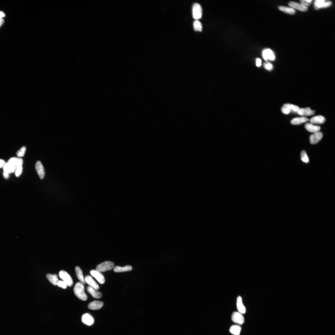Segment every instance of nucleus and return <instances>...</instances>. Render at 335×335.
Masks as SVG:
<instances>
[{
	"label": "nucleus",
	"instance_id": "f257e3e1",
	"mask_svg": "<svg viewBox=\"0 0 335 335\" xmlns=\"http://www.w3.org/2000/svg\"><path fill=\"white\" fill-rule=\"evenodd\" d=\"M75 294L79 299L82 301H86L87 299V296L85 292V287L83 284L81 282L77 283L74 288Z\"/></svg>",
	"mask_w": 335,
	"mask_h": 335
},
{
	"label": "nucleus",
	"instance_id": "f03ea898",
	"mask_svg": "<svg viewBox=\"0 0 335 335\" xmlns=\"http://www.w3.org/2000/svg\"><path fill=\"white\" fill-rule=\"evenodd\" d=\"M114 265V263L113 262L110 261L104 262L97 265L96 267V270L100 272H105L112 270Z\"/></svg>",
	"mask_w": 335,
	"mask_h": 335
},
{
	"label": "nucleus",
	"instance_id": "7ed1b4c3",
	"mask_svg": "<svg viewBox=\"0 0 335 335\" xmlns=\"http://www.w3.org/2000/svg\"><path fill=\"white\" fill-rule=\"evenodd\" d=\"M193 18L196 20L200 19L202 16V10L201 6L198 3H194L192 9Z\"/></svg>",
	"mask_w": 335,
	"mask_h": 335
},
{
	"label": "nucleus",
	"instance_id": "20e7f679",
	"mask_svg": "<svg viewBox=\"0 0 335 335\" xmlns=\"http://www.w3.org/2000/svg\"><path fill=\"white\" fill-rule=\"evenodd\" d=\"M59 275L60 278L67 284L68 286L70 287L72 286L73 285V280L67 272L61 270L59 272Z\"/></svg>",
	"mask_w": 335,
	"mask_h": 335
},
{
	"label": "nucleus",
	"instance_id": "39448f33",
	"mask_svg": "<svg viewBox=\"0 0 335 335\" xmlns=\"http://www.w3.org/2000/svg\"><path fill=\"white\" fill-rule=\"evenodd\" d=\"M332 4L330 1L316 0L314 2V6L315 9L317 10L321 8L329 7L331 6Z\"/></svg>",
	"mask_w": 335,
	"mask_h": 335
},
{
	"label": "nucleus",
	"instance_id": "423d86ee",
	"mask_svg": "<svg viewBox=\"0 0 335 335\" xmlns=\"http://www.w3.org/2000/svg\"><path fill=\"white\" fill-rule=\"evenodd\" d=\"M263 58L267 61L270 60L274 61L275 59V56L273 52L270 49H267L263 50L262 53Z\"/></svg>",
	"mask_w": 335,
	"mask_h": 335
},
{
	"label": "nucleus",
	"instance_id": "0eeeda50",
	"mask_svg": "<svg viewBox=\"0 0 335 335\" xmlns=\"http://www.w3.org/2000/svg\"><path fill=\"white\" fill-rule=\"evenodd\" d=\"M232 321L235 323L242 325L244 322V318L242 314L238 312H234L232 316Z\"/></svg>",
	"mask_w": 335,
	"mask_h": 335
},
{
	"label": "nucleus",
	"instance_id": "6e6552de",
	"mask_svg": "<svg viewBox=\"0 0 335 335\" xmlns=\"http://www.w3.org/2000/svg\"><path fill=\"white\" fill-rule=\"evenodd\" d=\"M91 275L95 277L100 284H102L105 282V279L101 272L96 270H92L90 272Z\"/></svg>",
	"mask_w": 335,
	"mask_h": 335
},
{
	"label": "nucleus",
	"instance_id": "1a4fd4ad",
	"mask_svg": "<svg viewBox=\"0 0 335 335\" xmlns=\"http://www.w3.org/2000/svg\"><path fill=\"white\" fill-rule=\"evenodd\" d=\"M82 321L85 324L88 326H91L94 324V319L90 314L86 313L82 316Z\"/></svg>",
	"mask_w": 335,
	"mask_h": 335
},
{
	"label": "nucleus",
	"instance_id": "9d476101",
	"mask_svg": "<svg viewBox=\"0 0 335 335\" xmlns=\"http://www.w3.org/2000/svg\"><path fill=\"white\" fill-rule=\"evenodd\" d=\"M323 133L320 132L314 133L310 136V141L311 143L312 144H316L319 142L322 139Z\"/></svg>",
	"mask_w": 335,
	"mask_h": 335
},
{
	"label": "nucleus",
	"instance_id": "9b49d317",
	"mask_svg": "<svg viewBox=\"0 0 335 335\" xmlns=\"http://www.w3.org/2000/svg\"><path fill=\"white\" fill-rule=\"evenodd\" d=\"M36 168L40 179H43L44 178L45 173L44 169L41 161H38L36 164Z\"/></svg>",
	"mask_w": 335,
	"mask_h": 335
},
{
	"label": "nucleus",
	"instance_id": "f8f14e48",
	"mask_svg": "<svg viewBox=\"0 0 335 335\" xmlns=\"http://www.w3.org/2000/svg\"><path fill=\"white\" fill-rule=\"evenodd\" d=\"M103 305L104 303L103 302L95 301L90 303L88 305V307L89 309L91 310H97L102 308Z\"/></svg>",
	"mask_w": 335,
	"mask_h": 335
},
{
	"label": "nucleus",
	"instance_id": "ddd939ff",
	"mask_svg": "<svg viewBox=\"0 0 335 335\" xmlns=\"http://www.w3.org/2000/svg\"><path fill=\"white\" fill-rule=\"evenodd\" d=\"M289 6L293 9L299 10L302 12H306L307 10V8L304 6L301 3L293 1L290 2L289 3Z\"/></svg>",
	"mask_w": 335,
	"mask_h": 335
},
{
	"label": "nucleus",
	"instance_id": "4468645a",
	"mask_svg": "<svg viewBox=\"0 0 335 335\" xmlns=\"http://www.w3.org/2000/svg\"><path fill=\"white\" fill-rule=\"evenodd\" d=\"M315 112V111L311 110L309 107L300 108L297 113L301 116H310L314 115Z\"/></svg>",
	"mask_w": 335,
	"mask_h": 335
},
{
	"label": "nucleus",
	"instance_id": "2eb2a0df",
	"mask_svg": "<svg viewBox=\"0 0 335 335\" xmlns=\"http://www.w3.org/2000/svg\"><path fill=\"white\" fill-rule=\"evenodd\" d=\"M85 282L93 288L96 290H98L99 289L100 287L98 285L90 276H86L85 278Z\"/></svg>",
	"mask_w": 335,
	"mask_h": 335
},
{
	"label": "nucleus",
	"instance_id": "dca6fc26",
	"mask_svg": "<svg viewBox=\"0 0 335 335\" xmlns=\"http://www.w3.org/2000/svg\"><path fill=\"white\" fill-rule=\"evenodd\" d=\"M305 127L307 131L311 133L318 132L321 129L320 126L315 125L310 123L306 124L305 125Z\"/></svg>",
	"mask_w": 335,
	"mask_h": 335
},
{
	"label": "nucleus",
	"instance_id": "f3484780",
	"mask_svg": "<svg viewBox=\"0 0 335 335\" xmlns=\"http://www.w3.org/2000/svg\"><path fill=\"white\" fill-rule=\"evenodd\" d=\"M237 307L239 312L242 314H244L246 312L245 307L243 305L242 299L240 296H239L237 299Z\"/></svg>",
	"mask_w": 335,
	"mask_h": 335
},
{
	"label": "nucleus",
	"instance_id": "a211bd4d",
	"mask_svg": "<svg viewBox=\"0 0 335 335\" xmlns=\"http://www.w3.org/2000/svg\"><path fill=\"white\" fill-rule=\"evenodd\" d=\"M3 168L4 172L10 174L15 171L16 166L14 165L7 162L5 163Z\"/></svg>",
	"mask_w": 335,
	"mask_h": 335
},
{
	"label": "nucleus",
	"instance_id": "6ab92c4d",
	"mask_svg": "<svg viewBox=\"0 0 335 335\" xmlns=\"http://www.w3.org/2000/svg\"><path fill=\"white\" fill-rule=\"evenodd\" d=\"M87 292L91 294L93 297L96 299H100L102 297V294L90 286L87 288Z\"/></svg>",
	"mask_w": 335,
	"mask_h": 335
},
{
	"label": "nucleus",
	"instance_id": "aec40b11",
	"mask_svg": "<svg viewBox=\"0 0 335 335\" xmlns=\"http://www.w3.org/2000/svg\"><path fill=\"white\" fill-rule=\"evenodd\" d=\"M325 117L321 115L313 117L310 120L311 123L317 124H322L325 122Z\"/></svg>",
	"mask_w": 335,
	"mask_h": 335
},
{
	"label": "nucleus",
	"instance_id": "412c9836",
	"mask_svg": "<svg viewBox=\"0 0 335 335\" xmlns=\"http://www.w3.org/2000/svg\"><path fill=\"white\" fill-rule=\"evenodd\" d=\"M309 119L305 117L295 118L291 121V123L292 124L297 125L305 123L308 121Z\"/></svg>",
	"mask_w": 335,
	"mask_h": 335
},
{
	"label": "nucleus",
	"instance_id": "4be33fe9",
	"mask_svg": "<svg viewBox=\"0 0 335 335\" xmlns=\"http://www.w3.org/2000/svg\"><path fill=\"white\" fill-rule=\"evenodd\" d=\"M46 277L48 281L53 285H57L59 281L58 276L56 274H51L48 273L47 274Z\"/></svg>",
	"mask_w": 335,
	"mask_h": 335
},
{
	"label": "nucleus",
	"instance_id": "5701e85b",
	"mask_svg": "<svg viewBox=\"0 0 335 335\" xmlns=\"http://www.w3.org/2000/svg\"><path fill=\"white\" fill-rule=\"evenodd\" d=\"M8 162L16 166H22L23 163V159L16 157L10 158Z\"/></svg>",
	"mask_w": 335,
	"mask_h": 335
},
{
	"label": "nucleus",
	"instance_id": "b1692460",
	"mask_svg": "<svg viewBox=\"0 0 335 335\" xmlns=\"http://www.w3.org/2000/svg\"><path fill=\"white\" fill-rule=\"evenodd\" d=\"M75 271L77 276L81 283L83 284H85L86 282L84 278L83 272L80 268L78 266H76L75 267Z\"/></svg>",
	"mask_w": 335,
	"mask_h": 335
},
{
	"label": "nucleus",
	"instance_id": "393cba45",
	"mask_svg": "<svg viewBox=\"0 0 335 335\" xmlns=\"http://www.w3.org/2000/svg\"><path fill=\"white\" fill-rule=\"evenodd\" d=\"M132 270V267L130 265H127L124 267L117 266L114 268V271L116 272H120L130 271Z\"/></svg>",
	"mask_w": 335,
	"mask_h": 335
},
{
	"label": "nucleus",
	"instance_id": "a878e982",
	"mask_svg": "<svg viewBox=\"0 0 335 335\" xmlns=\"http://www.w3.org/2000/svg\"><path fill=\"white\" fill-rule=\"evenodd\" d=\"M279 9L282 11L290 15H294L296 13L294 9L291 8L284 6H280Z\"/></svg>",
	"mask_w": 335,
	"mask_h": 335
},
{
	"label": "nucleus",
	"instance_id": "bb28decb",
	"mask_svg": "<svg viewBox=\"0 0 335 335\" xmlns=\"http://www.w3.org/2000/svg\"><path fill=\"white\" fill-rule=\"evenodd\" d=\"M241 329L240 326L233 325L230 327L229 331L230 333L234 335H240Z\"/></svg>",
	"mask_w": 335,
	"mask_h": 335
},
{
	"label": "nucleus",
	"instance_id": "cd10ccee",
	"mask_svg": "<svg viewBox=\"0 0 335 335\" xmlns=\"http://www.w3.org/2000/svg\"><path fill=\"white\" fill-rule=\"evenodd\" d=\"M193 27L195 31H201L202 26L201 23L198 20H195L193 23Z\"/></svg>",
	"mask_w": 335,
	"mask_h": 335
},
{
	"label": "nucleus",
	"instance_id": "c85d7f7f",
	"mask_svg": "<svg viewBox=\"0 0 335 335\" xmlns=\"http://www.w3.org/2000/svg\"><path fill=\"white\" fill-rule=\"evenodd\" d=\"M290 104L286 103L284 104L282 108V112L285 114H289L291 112Z\"/></svg>",
	"mask_w": 335,
	"mask_h": 335
},
{
	"label": "nucleus",
	"instance_id": "c756f323",
	"mask_svg": "<svg viewBox=\"0 0 335 335\" xmlns=\"http://www.w3.org/2000/svg\"><path fill=\"white\" fill-rule=\"evenodd\" d=\"M301 159L302 161L305 163H308L309 162V159L305 151H303L301 152Z\"/></svg>",
	"mask_w": 335,
	"mask_h": 335
},
{
	"label": "nucleus",
	"instance_id": "7c9ffc66",
	"mask_svg": "<svg viewBox=\"0 0 335 335\" xmlns=\"http://www.w3.org/2000/svg\"><path fill=\"white\" fill-rule=\"evenodd\" d=\"M26 150V147L25 146L23 147L16 152V155L19 157H23L25 154Z\"/></svg>",
	"mask_w": 335,
	"mask_h": 335
},
{
	"label": "nucleus",
	"instance_id": "2f4dec72",
	"mask_svg": "<svg viewBox=\"0 0 335 335\" xmlns=\"http://www.w3.org/2000/svg\"><path fill=\"white\" fill-rule=\"evenodd\" d=\"M23 171L22 166H16L15 174L16 177H19L21 175Z\"/></svg>",
	"mask_w": 335,
	"mask_h": 335
},
{
	"label": "nucleus",
	"instance_id": "473e14b6",
	"mask_svg": "<svg viewBox=\"0 0 335 335\" xmlns=\"http://www.w3.org/2000/svg\"><path fill=\"white\" fill-rule=\"evenodd\" d=\"M301 4L304 5V6L307 8L310 6L312 3V0H302L300 1Z\"/></svg>",
	"mask_w": 335,
	"mask_h": 335
},
{
	"label": "nucleus",
	"instance_id": "72a5a7b5",
	"mask_svg": "<svg viewBox=\"0 0 335 335\" xmlns=\"http://www.w3.org/2000/svg\"><path fill=\"white\" fill-rule=\"evenodd\" d=\"M57 285L59 287H61L63 289H66L68 287V285L63 281H59Z\"/></svg>",
	"mask_w": 335,
	"mask_h": 335
},
{
	"label": "nucleus",
	"instance_id": "f704fd0d",
	"mask_svg": "<svg viewBox=\"0 0 335 335\" xmlns=\"http://www.w3.org/2000/svg\"><path fill=\"white\" fill-rule=\"evenodd\" d=\"M290 107L291 111H292L295 112H297L300 109V108L298 106L294 105L292 104H290Z\"/></svg>",
	"mask_w": 335,
	"mask_h": 335
},
{
	"label": "nucleus",
	"instance_id": "c9c22d12",
	"mask_svg": "<svg viewBox=\"0 0 335 335\" xmlns=\"http://www.w3.org/2000/svg\"><path fill=\"white\" fill-rule=\"evenodd\" d=\"M265 68L269 70H272L273 68V66L272 64L270 63H266L264 64Z\"/></svg>",
	"mask_w": 335,
	"mask_h": 335
},
{
	"label": "nucleus",
	"instance_id": "e433bc0d",
	"mask_svg": "<svg viewBox=\"0 0 335 335\" xmlns=\"http://www.w3.org/2000/svg\"><path fill=\"white\" fill-rule=\"evenodd\" d=\"M261 60L260 59L258 58L256 59V65L257 67H260L261 65Z\"/></svg>",
	"mask_w": 335,
	"mask_h": 335
},
{
	"label": "nucleus",
	"instance_id": "4c0bfd02",
	"mask_svg": "<svg viewBox=\"0 0 335 335\" xmlns=\"http://www.w3.org/2000/svg\"><path fill=\"white\" fill-rule=\"evenodd\" d=\"M5 161L2 159H0V168H3L5 164Z\"/></svg>",
	"mask_w": 335,
	"mask_h": 335
},
{
	"label": "nucleus",
	"instance_id": "58836bf2",
	"mask_svg": "<svg viewBox=\"0 0 335 335\" xmlns=\"http://www.w3.org/2000/svg\"><path fill=\"white\" fill-rule=\"evenodd\" d=\"M3 174L4 178L5 179H9V174L4 172Z\"/></svg>",
	"mask_w": 335,
	"mask_h": 335
},
{
	"label": "nucleus",
	"instance_id": "ea45409f",
	"mask_svg": "<svg viewBox=\"0 0 335 335\" xmlns=\"http://www.w3.org/2000/svg\"><path fill=\"white\" fill-rule=\"evenodd\" d=\"M5 16V14L3 12H0V18H3Z\"/></svg>",
	"mask_w": 335,
	"mask_h": 335
},
{
	"label": "nucleus",
	"instance_id": "a19ab883",
	"mask_svg": "<svg viewBox=\"0 0 335 335\" xmlns=\"http://www.w3.org/2000/svg\"><path fill=\"white\" fill-rule=\"evenodd\" d=\"M4 23V20L3 18H0V26H1Z\"/></svg>",
	"mask_w": 335,
	"mask_h": 335
}]
</instances>
